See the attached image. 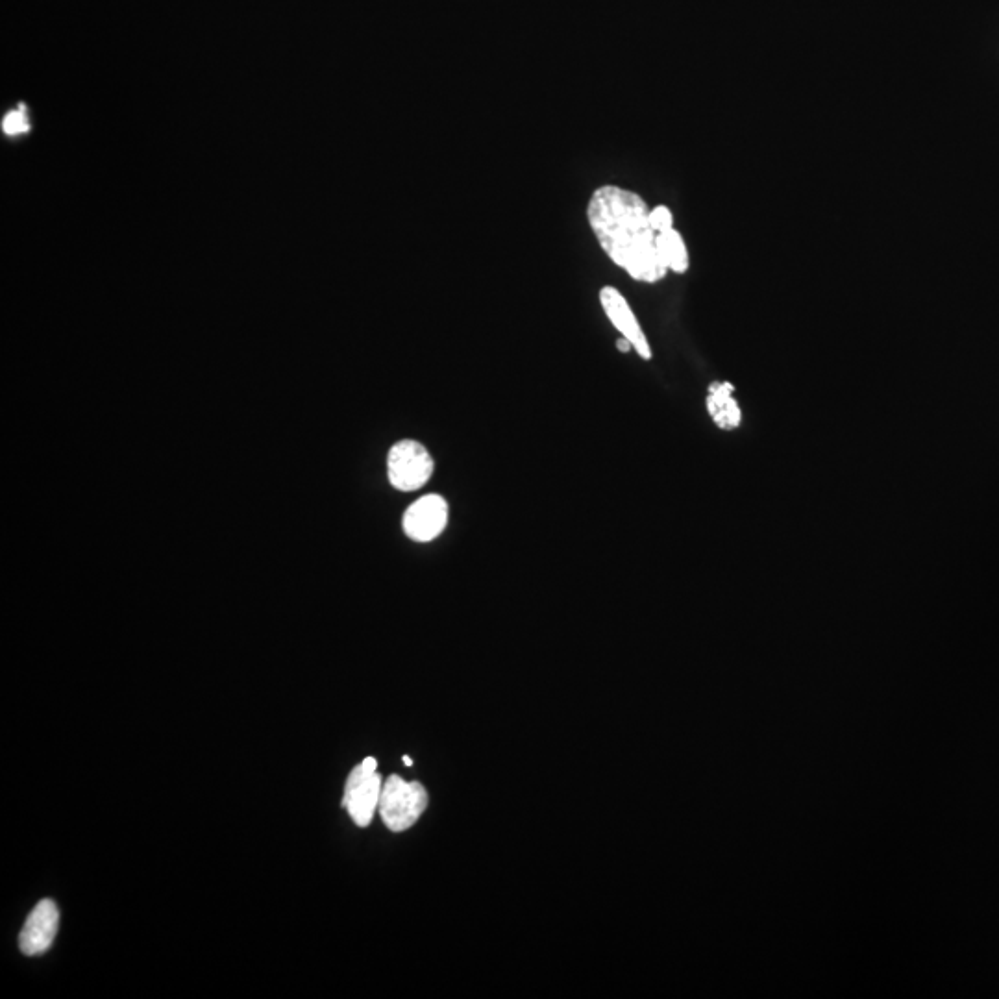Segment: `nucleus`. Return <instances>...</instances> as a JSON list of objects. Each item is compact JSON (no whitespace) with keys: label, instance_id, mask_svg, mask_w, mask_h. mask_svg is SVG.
Here are the masks:
<instances>
[{"label":"nucleus","instance_id":"1","mask_svg":"<svg viewBox=\"0 0 999 999\" xmlns=\"http://www.w3.org/2000/svg\"><path fill=\"white\" fill-rule=\"evenodd\" d=\"M587 221L607 258L641 284L665 280L666 271L646 200L624 187L602 185L592 193Z\"/></svg>","mask_w":999,"mask_h":999},{"label":"nucleus","instance_id":"2","mask_svg":"<svg viewBox=\"0 0 999 999\" xmlns=\"http://www.w3.org/2000/svg\"><path fill=\"white\" fill-rule=\"evenodd\" d=\"M428 807V792L417 781H406L400 776H389L383 783L380 814L383 824L400 833L417 824Z\"/></svg>","mask_w":999,"mask_h":999},{"label":"nucleus","instance_id":"3","mask_svg":"<svg viewBox=\"0 0 999 999\" xmlns=\"http://www.w3.org/2000/svg\"><path fill=\"white\" fill-rule=\"evenodd\" d=\"M435 461L430 450L415 439H402L387 454V478L396 491L411 493L432 480Z\"/></svg>","mask_w":999,"mask_h":999},{"label":"nucleus","instance_id":"4","mask_svg":"<svg viewBox=\"0 0 999 999\" xmlns=\"http://www.w3.org/2000/svg\"><path fill=\"white\" fill-rule=\"evenodd\" d=\"M382 776L378 774V763L374 757H367L359 763L346 779L345 807L354 824L367 827L380 807L382 798Z\"/></svg>","mask_w":999,"mask_h":999},{"label":"nucleus","instance_id":"5","mask_svg":"<svg viewBox=\"0 0 999 999\" xmlns=\"http://www.w3.org/2000/svg\"><path fill=\"white\" fill-rule=\"evenodd\" d=\"M450 520V506L441 494H426L407 507L402 530L415 543H433L443 535Z\"/></svg>","mask_w":999,"mask_h":999},{"label":"nucleus","instance_id":"6","mask_svg":"<svg viewBox=\"0 0 999 999\" xmlns=\"http://www.w3.org/2000/svg\"><path fill=\"white\" fill-rule=\"evenodd\" d=\"M600 304L604 309L605 317L617 328L620 335L628 341L633 352L644 359H652V345L642 330L641 322L637 319L635 311L629 306L626 296L618 291L613 285H605L600 289Z\"/></svg>","mask_w":999,"mask_h":999},{"label":"nucleus","instance_id":"7","mask_svg":"<svg viewBox=\"0 0 999 999\" xmlns=\"http://www.w3.org/2000/svg\"><path fill=\"white\" fill-rule=\"evenodd\" d=\"M58 925H60V911L56 903L52 900L39 901L34 911L26 918L25 927L19 937V948L28 957L45 953L56 938Z\"/></svg>","mask_w":999,"mask_h":999},{"label":"nucleus","instance_id":"8","mask_svg":"<svg viewBox=\"0 0 999 999\" xmlns=\"http://www.w3.org/2000/svg\"><path fill=\"white\" fill-rule=\"evenodd\" d=\"M705 407L716 428L733 432L742 424V409L735 398V387L729 382H713L707 387Z\"/></svg>","mask_w":999,"mask_h":999},{"label":"nucleus","instance_id":"9","mask_svg":"<svg viewBox=\"0 0 999 999\" xmlns=\"http://www.w3.org/2000/svg\"><path fill=\"white\" fill-rule=\"evenodd\" d=\"M657 250H659V256H661L666 271L676 272V274H685L689 271V267H691L689 250H687L683 235L679 234L676 228L666 230L663 234H657Z\"/></svg>","mask_w":999,"mask_h":999},{"label":"nucleus","instance_id":"10","mask_svg":"<svg viewBox=\"0 0 999 999\" xmlns=\"http://www.w3.org/2000/svg\"><path fill=\"white\" fill-rule=\"evenodd\" d=\"M650 222H652V228L655 230V234H663L666 230H672L674 228V213L668 208V206H655L650 210Z\"/></svg>","mask_w":999,"mask_h":999},{"label":"nucleus","instance_id":"11","mask_svg":"<svg viewBox=\"0 0 999 999\" xmlns=\"http://www.w3.org/2000/svg\"><path fill=\"white\" fill-rule=\"evenodd\" d=\"M2 130L8 134V136H19L28 130V121H26L25 111H12L4 117L2 121Z\"/></svg>","mask_w":999,"mask_h":999},{"label":"nucleus","instance_id":"12","mask_svg":"<svg viewBox=\"0 0 999 999\" xmlns=\"http://www.w3.org/2000/svg\"><path fill=\"white\" fill-rule=\"evenodd\" d=\"M404 765H407V766L413 765V761H411V757H407V755H406V757H404Z\"/></svg>","mask_w":999,"mask_h":999}]
</instances>
